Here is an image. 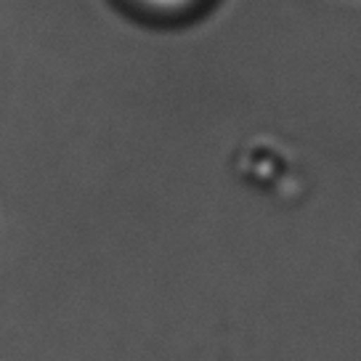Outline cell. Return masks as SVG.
I'll use <instances>...</instances> for the list:
<instances>
[{"label":"cell","mask_w":361,"mask_h":361,"mask_svg":"<svg viewBox=\"0 0 361 361\" xmlns=\"http://www.w3.org/2000/svg\"><path fill=\"white\" fill-rule=\"evenodd\" d=\"M138 8H144L149 13H159V16H176L194 8L200 0H130Z\"/></svg>","instance_id":"cell-1"}]
</instances>
